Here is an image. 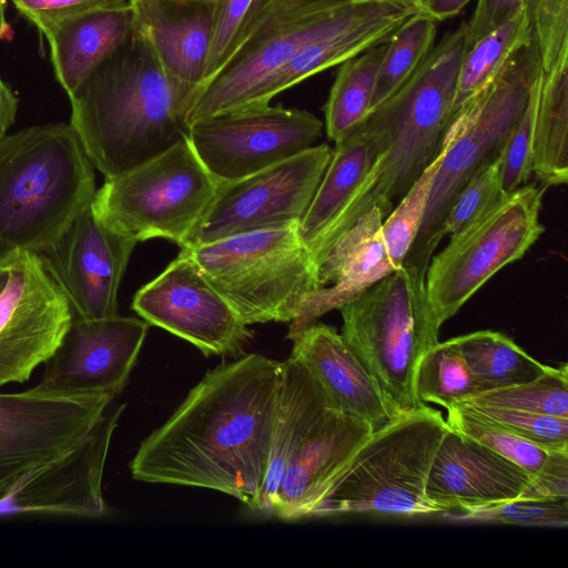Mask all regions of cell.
Returning a JSON list of instances; mask_svg holds the SVG:
<instances>
[{"label":"cell","instance_id":"19","mask_svg":"<svg viewBox=\"0 0 568 568\" xmlns=\"http://www.w3.org/2000/svg\"><path fill=\"white\" fill-rule=\"evenodd\" d=\"M332 10L254 28L227 62L196 89L185 115L187 128L219 113L257 105L265 88L321 30Z\"/></svg>","mask_w":568,"mask_h":568},{"label":"cell","instance_id":"38","mask_svg":"<svg viewBox=\"0 0 568 568\" xmlns=\"http://www.w3.org/2000/svg\"><path fill=\"white\" fill-rule=\"evenodd\" d=\"M503 154L474 174L452 202L442 225L443 236L459 234L500 205L510 193L503 185Z\"/></svg>","mask_w":568,"mask_h":568},{"label":"cell","instance_id":"36","mask_svg":"<svg viewBox=\"0 0 568 568\" xmlns=\"http://www.w3.org/2000/svg\"><path fill=\"white\" fill-rule=\"evenodd\" d=\"M446 410L450 428L517 464L531 476L539 470L549 453L478 416L465 405L452 404Z\"/></svg>","mask_w":568,"mask_h":568},{"label":"cell","instance_id":"43","mask_svg":"<svg viewBox=\"0 0 568 568\" xmlns=\"http://www.w3.org/2000/svg\"><path fill=\"white\" fill-rule=\"evenodd\" d=\"M17 11L42 34L68 18L116 3L122 0H11Z\"/></svg>","mask_w":568,"mask_h":568},{"label":"cell","instance_id":"35","mask_svg":"<svg viewBox=\"0 0 568 568\" xmlns=\"http://www.w3.org/2000/svg\"><path fill=\"white\" fill-rule=\"evenodd\" d=\"M442 159L443 145L436 159L400 197L397 206L383 220L382 236L395 270L403 266L417 237Z\"/></svg>","mask_w":568,"mask_h":568},{"label":"cell","instance_id":"33","mask_svg":"<svg viewBox=\"0 0 568 568\" xmlns=\"http://www.w3.org/2000/svg\"><path fill=\"white\" fill-rule=\"evenodd\" d=\"M415 388L423 404L445 408L484 392L453 338L438 342L423 355Z\"/></svg>","mask_w":568,"mask_h":568},{"label":"cell","instance_id":"3","mask_svg":"<svg viewBox=\"0 0 568 568\" xmlns=\"http://www.w3.org/2000/svg\"><path fill=\"white\" fill-rule=\"evenodd\" d=\"M466 21L449 31L415 73L366 115L386 133V145L339 215L308 248L316 262L364 213L385 219L440 152L453 119L458 71L468 49Z\"/></svg>","mask_w":568,"mask_h":568},{"label":"cell","instance_id":"14","mask_svg":"<svg viewBox=\"0 0 568 568\" xmlns=\"http://www.w3.org/2000/svg\"><path fill=\"white\" fill-rule=\"evenodd\" d=\"M132 310L149 324L190 342L205 356L240 358L253 337L248 325L183 250L135 293Z\"/></svg>","mask_w":568,"mask_h":568},{"label":"cell","instance_id":"31","mask_svg":"<svg viewBox=\"0 0 568 568\" xmlns=\"http://www.w3.org/2000/svg\"><path fill=\"white\" fill-rule=\"evenodd\" d=\"M532 37L529 9L524 8L469 45L458 71L453 114L486 88L499 74L509 58Z\"/></svg>","mask_w":568,"mask_h":568},{"label":"cell","instance_id":"18","mask_svg":"<svg viewBox=\"0 0 568 568\" xmlns=\"http://www.w3.org/2000/svg\"><path fill=\"white\" fill-rule=\"evenodd\" d=\"M148 329V322L119 314L99 320L72 318L34 388L53 395L116 397L129 381Z\"/></svg>","mask_w":568,"mask_h":568},{"label":"cell","instance_id":"47","mask_svg":"<svg viewBox=\"0 0 568 568\" xmlns=\"http://www.w3.org/2000/svg\"><path fill=\"white\" fill-rule=\"evenodd\" d=\"M470 0H429L427 14L436 22L456 17Z\"/></svg>","mask_w":568,"mask_h":568},{"label":"cell","instance_id":"27","mask_svg":"<svg viewBox=\"0 0 568 568\" xmlns=\"http://www.w3.org/2000/svg\"><path fill=\"white\" fill-rule=\"evenodd\" d=\"M386 143L385 131L367 116L335 142L329 163L298 226L308 248L339 215Z\"/></svg>","mask_w":568,"mask_h":568},{"label":"cell","instance_id":"20","mask_svg":"<svg viewBox=\"0 0 568 568\" xmlns=\"http://www.w3.org/2000/svg\"><path fill=\"white\" fill-rule=\"evenodd\" d=\"M372 433L363 420L324 409L287 463L271 516L283 520L314 516Z\"/></svg>","mask_w":568,"mask_h":568},{"label":"cell","instance_id":"30","mask_svg":"<svg viewBox=\"0 0 568 568\" xmlns=\"http://www.w3.org/2000/svg\"><path fill=\"white\" fill-rule=\"evenodd\" d=\"M386 47V42L379 43L339 64L323 108L326 133L334 142L354 131L368 114Z\"/></svg>","mask_w":568,"mask_h":568},{"label":"cell","instance_id":"8","mask_svg":"<svg viewBox=\"0 0 568 568\" xmlns=\"http://www.w3.org/2000/svg\"><path fill=\"white\" fill-rule=\"evenodd\" d=\"M449 425L429 406L398 415L372 433L314 513L438 514L425 489Z\"/></svg>","mask_w":568,"mask_h":568},{"label":"cell","instance_id":"11","mask_svg":"<svg viewBox=\"0 0 568 568\" xmlns=\"http://www.w3.org/2000/svg\"><path fill=\"white\" fill-rule=\"evenodd\" d=\"M323 122L282 105H254L219 113L189 126L200 161L222 184L236 182L313 146Z\"/></svg>","mask_w":568,"mask_h":568},{"label":"cell","instance_id":"2","mask_svg":"<svg viewBox=\"0 0 568 568\" xmlns=\"http://www.w3.org/2000/svg\"><path fill=\"white\" fill-rule=\"evenodd\" d=\"M195 89L170 77L133 29L70 98V125L105 180L165 152L187 135Z\"/></svg>","mask_w":568,"mask_h":568},{"label":"cell","instance_id":"5","mask_svg":"<svg viewBox=\"0 0 568 568\" xmlns=\"http://www.w3.org/2000/svg\"><path fill=\"white\" fill-rule=\"evenodd\" d=\"M426 271L404 264L338 308L343 339L398 414L426 406L416 393V371L439 342Z\"/></svg>","mask_w":568,"mask_h":568},{"label":"cell","instance_id":"10","mask_svg":"<svg viewBox=\"0 0 568 568\" xmlns=\"http://www.w3.org/2000/svg\"><path fill=\"white\" fill-rule=\"evenodd\" d=\"M545 190L541 184L518 187L430 258L426 290L440 326L500 268L521 258L544 233L539 214Z\"/></svg>","mask_w":568,"mask_h":568},{"label":"cell","instance_id":"45","mask_svg":"<svg viewBox=\"0 0 568 568\" xmlns=\"http://www.w3.org/2000/svg\"><path fill=\"white\" fill-rule=\"evenodd\" d=\"M530 0H478L467 23L468 44L498 28L524 8Z\"/></svg>","mask_w":568,"mask_h":568},{"label":"cell","instance_id":"23","mask_svg":"<svg viewBox=\"0 0 568 568\" xmlns=\"http://www.w3.org/2000/svg\"><path fill=\"white\" fill-rule=\"evenodd\" d=\"M292 341L291 355L313 373L331 408L367 423L373 432L400 415L334 327L316 322Z\"/></svg>","mask_w":568,"mask_h":568},{"label":"cell","instance_id":"9","mask_svg":"<svg viewBox=\"0 0 568 568\" xmlns=\"http://www.w3.org/2000/svg\"><path fill=\"white\" fill-rule=\"evenodd\" d=\"M219 189L186 135L152 160L105 180L91 209L108 226L136 242L160 237L185 247Z\"/></svg>","mask_w":568,"mask_h":568},{"label":"cell","instance_id":"7","mask_svg":"<svg viewBox=\"0 0 568 568\" xmlns=\"http://www.w3.org/2000/svg\"><path fill=\"white\" fill-rule=\"evenodd\" d=\"M246 324L292 322L317 290L298 226L242 233L182 247Z\"/></svg>","mask_w":568,"mask_h":568},{"label":"cell","instance_id":"46","mask_svg":"<svg viewBox=\"0 0 568 568\" xmlns=\"http://www.w3.org/2000/svg\"><path fill=\"white\" fill-rule=\"evenodd\" d=\"M18 105L17 97L0 77V140L7 135V131L13 124Z\"/></svg>","mask_w":568,"mask_h":568},{"label":"cell","instance_id":"29","mask_svg":"<svg viewBox=\"0 0 568 568\" xmlns=\"http://www.w3.org/2000/svg\"><path fill=\"white\" fill-rule=\"evenodd\" d=\"M453 341L484 392L531 382L548 368L499 332L477 331Z\"/></svg>","mask_w":568,"mask_h":568},{"label":"cell","instance_id":"41","mask_svg":"<svg viewBox=\"0 0 568 568\" xmlns=\"http://www.w3.org/2000/svg\"><path fill=\"white\" fill-rule=\"evenodd\" d=\"M528 9L542 72L568 64V0H530Z\"/></svg>","mask_w":568,"mask_h":568},{"label":"cell","instance_id":"32","mask_svg":"<svg viewBox=\"0 0 568 568\" xmlns=\"http://www.w3.org/2000/svg\"><path fill=\"white\" fill-rule=\"evenodd\" d=\"M437 22L426 13H414L386 41L371 109L389 99L423 64L434 48ZM369 113V112H368Z\"/></svg>","mask_w":568,"mask_h":568},{"label":"cell","instance_id":"44","mask_svg":"<svg viewBox=\"0 0 568 568\" xmlns=\"http://www.w3.org/2000/svg\"><path fill=\"white\" fill-rule=\"evenodd\" d=\"M520 497L568 498V450L549 452Z\"/></svg>","mask_w":568,"mask_h":568},{"label":"cell","instance_id":"4","mask_svg":"<svg viewBox=\"0 0 568 568\" xmlns=\"http://www.w3.org/2000/svg\"><path fill=\"white\" fill-rule=\"evenodd\" d=\"M94 166L70 123L0 140V258L50 247L97 192Z\"/></svg>","mask_w":568,"mask_h":568},{"label":"cell","instance_id":"28","mask_svg":"<svg viewBox=\"0 0 568 568\" xmlns=\"http://www.w3.org/2000/svg\"><path fill=\"white\" fill-rule=\"evenodd\" d=\"M568 64L544 73L538 95L532 174L544 186L568 180Z\"/></svg>","mask_w":568,"mask_h":568},{"label":"cell","instance_id":"1","mask_svg":"<svg viewBox=\"0 0 568 568\" xmlns=\"http://www.w3.org/2000/svg\"><path fill=\"white\" fill-rule=\"evenodd\" d=\"M280 386L281 362L260 354L216 366L141 443L132 477L217 490L256 511Z\"/></svg>","mask_w":568,"mask_h":568},{"label":"cell","instance_id":"39","mask_svg":"<svg viewBox=\"0 0 568 568\" xmlns=\"http://www.w3.org/2000/svg\"><path fill=\"white\" fill-rule=\"evenodd\" d=\"M443 515L456 521L566 527L568 525V498L519 497L494 506L463 511L460 515L450 513H443Z\"/></svg>","mask_w":568,"mask_h":568},{"label":"cell","instance_id":"37","mask_svg":"<svg viewBox=\"0 0 568 568\" xmlns=\"http://www.w3.org/2000/svg\"><path fill=\"white\" fill-rule=\"evenodd\" d=\"M271 2L272 0H215L212 42L201 85L243 44Z\"/></svg>","mask_w":568,"mask_h":568},{"label":"cell","instance_id":"6","mask_svg":"<svg viewBox=\"0 0 568 568\" xmlns=\"http://www.w3.org/2000/svg\"><path fill=\"white\" fill-rule=\"evenodd\" d=\"M541 70L532 38L486 88L455 112L420 229L404 264L428 267L444 237L442 225L452 202L474 174L503 154Z\"/></svg>","mask_w":568,"mask_h":568},{"label":"cell","instance_id":"22","mask_svg":"<svg viewBox=\"0 0 568 568\" xmlns=\"http://www.w3.org/2000/svg\"><path fill=\"white\" fill-rule=\"evenodd\" d=\"M383 215L374 206L345 230L315 262L317 290L290 322L287 338L338 310L395 271L385 250Z\"/></svg>","mask_w":568,"mask_h":568},{"label":"cell","instance_id":"24","mask_svg":"<svg viewBox=\"0 0 568 568\" xmlns=\"http://www.w3.org/2000/svg\"><path fill=\"white\" fill-rule=\"evenodd\" d=\"M132 7L134 27L163 70L196 91L210 53L215 0H132Z\"/></svg>","mask_w":568,"mask_h":568},{"label":"cell","instance_id":"25","mask_svg":"<svg viewBox=\"0 0 568 568\" xmlns=\"http://www.w3.org/2000/svg\"><path fill=\"white\" fill-rule=\"evenodd\" d=\"M134 29L132 0L68 18L42 34L49 42L54 74L72 98Z\"/></svg>","mask_w":568,"mask_h":568},{"label":"cell","instance_id":"26","mask_svg":"<svg viewBox=\"0 0 568 568\" xmlns=\"http://www.w3.org/2000/svg\"><path fill=\"white\" fill-rule=\"evenodd\" d=\"M329 407L320 382L291 355L281 362V386L267 470L256 511L270 515L285 467L308 430Z\"/></svg>","mask_w":568,"mask_h":568},{"label":"cell","instance_id":"21","mask_svg":"<svg viewBox=\"0 0 568 568\" xmlns=\"http://www.w3.org/2000/svg\"><path fill=\"white\" fill-rule=\"evenodd\" d=\"M532 476L449 428L434 457L425 494L439 513L480 509L519 498Z\"/></svg>","mask_w":568,"mask_h":568},{"label":"cell","instance_id":"12","mask_svg":"<svg viewBox=\"0 0 568 568\" xmlns=\"http://www.w3.org/2000/svg\"><path fill=\"white\" fill-rule=\"evenodd\" d=\"M332 153L327 144L313 145L253 175L220 185L189 245L253 231L300 226Z\"/></svg>","mask_w":568,"mask_h":568},{"label":"cell","instance_id":"17","mask_svg":"<svg viewBox=\"0 0 568 568\" xmlns=\"http://www.w3.org/2000/svg\"><path fill=\"white\" fill-rule=\"evenodd\" d=\"M124 409L125 404L110 405L84 438L26 474L0 497V517L26 513L103 516L102 477Z\"/></svg>","mask_w":568,"mask_h":568},{"label":"cell","instance_id":"16","mask_svg":"<svg viewBox=\"0 0 568 568\" xmlns=\"http://www.w3.org/2000/svg\"><path fill=\"white\" fill-rule=\"evenodd\" d=\"M136 244L102 222L90 204L37 255L67 297L73 318L99 320L118 315L119 288Z\"/></svg>","mask_w":568,"mask_h":568},{"label":"cell","instance_id":"13","mask_svg":"<svg viewBox=\"0 0 568 568\" xmlns=\"http://www.w3.org/2000/svg\"><path fill=\"white\" fill-rule=\"evenodd\" d=\"M115 397L0 393V497L26 474L74 446Z\"/></svg>","mask_w":568,"mask_h":568},{"label":"cell","instance_id":"48","mask_svg":"<svg viewBox=\"0 0 568 568\" xmlns=\"http://www.w3.org/2000/svg\"><path fill=\"white\" fill-rule=\"evenodd\" d=\"M7 0H0V41H11L13 30L6 18Z\"/></svg>","mask_w":568,"mask_h":568},{"label":"cell","instance_id":"50","mask_svg":"<svg viewBox=\"0 0 568 568\" xmlns=\"http://www.w3.org/2000/svg\"><path fill=\"white\" fill-rule=\"evenodd\" d=\"M186 1H213V0H186Z\"/></svg>","mask_w":568,"mask_h":568},{"label":"cell","instance_id":"40","mask_svg":"<svg viewBox=\"0 0 568 568\" xmlns=\"http://www.w3.org/2000/svg\"><path fill=\"white\" fill-rule=\"evenodd\" d=\"M462 405L546 450H568V418L519 409Z\"/></svg>","mask_w":568,"mask_h":568},{"label":"cell","instance_id":"34","mask_svg":"<svg viewBox=\"0 0 568 568\" xmlns=\"http://www.w3.org/2000/svg\"><path fill=\"white\" fill-rule=\"evenodd\" d=\"M459 403L568 418V366H548L531 382L487 390Z\"/></svg>","mask_w":568,"mask_h":568},{"label":"cell","instance_id":"15","mask_svg":"<svg viewBox=\"0 0 568 568\" xmlns=\"http://www.w3.org/2000/svg\"><path fill=\"white\" fill-rule=\"evenodd\" d=\"M72 318L67 297L39 256L13 253L0 295V387L28 381L55 353Z\"/></svg>","mask_w":568,"mask_h":568},{"label":"cell","instance_id":"49","mask_svg":"<svg viewBox=\"0 0 568 568\" xmlns=\"http://www.w3.org/2000/svg\"><path fill=\"white\" fill-rule=\"evenodd\" d=\"M12 264V254L0 258V295L7 287Z\"/></svg>","mask_w":568,"mask_h":568},{"label":"cell","instance_id":"42","mask_svg":"<svg viewBox=\"0 0 568 568\" xmlns=\"http://www.w3.org/2000/svg\"><path fill=\"white\" fill-rule=\"evenodd\" d=\"M542 70L537 77L526 108L503 151L501 176L507 193L527 184L532 174L534 133Z\"/></svg>","mask_w":568,"mask_h":568}]
</instances>
